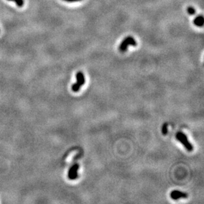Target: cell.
<instances>
[{"mask_svg": "<svg viewBox=\"0 0 204 204\" xmlns=\"http://www.w3.org/2000/svg\"><path fill=\"white\" fill-rule=\"evenodd\" d=\"M176 140L180 141L181 144L184 145L186 150H188V151H192L193 150V146L192 145L190 144V141H188V137L185 134H184L183 132L179 131L178 132V133L176 134Z\"/></svg>", "mask_w": 204, "mask_h": 204, "instance_id": "6da1fadb", "label": "cell"}, {"mask_svg": "<svg viewBox=\"0 0 204 204\" xmlns=\"http://www.w3.org/2000/svg\"><path fill=\"white\" fill-rule=\"evenodd\" d=\"M76 83L73 84L71 86V89L73 92H78L79 91L81 86L83 85L85 83V79L84 74L81 72V71H79L76 74Z\"/></svg>", "mask_w": 204, "mask_h": 204, "instance_id": "7a4b0ae2", "label": "cell"}, {"mask_svg": "<svg viewBox=\"0 0 204 204\" xmlns=\"http://www.w3.org/2000/svg\"><path fill=\"white\" fill-rule=\"evenodd\" d=\"M130 45L133 46V47L137 46L135 40L132 37H127L123 40V41L121 42L119 47V50L122 52H126L127 49V47H128Z\"/></svg>", "mask_w": 204, "mask_h": 204, "instance_id": "3957f363", "label": "cell"}, {"mask_svg": "<svg viewBox=\"0 0 204 204\" xmlns=\"http://www.w3.org/2000/svg\"><path fill=\"white\" fill-rule=\"evenodd\" d=\"M79 169V165L78 164H75L71 166L68 172V178L69 180H75L78 177V170Z\"/></svg>", "mask_w": 204, "mask_h": 204, "instance_id": "277c9868", "label": "cell"}, {"mask_svg": "<svg viewBox=\"0 0 204 204\" xmlns=\"http://www.w3.org/2000/svg\"><path fill=\"white\" fill-rule=\"evenodd\" d=\"M171 197L174 200H177L180 198H186L188 197V194L186 193L182 192L178 190H173L171 193Z\"/></svg>", "mask_w": 204, "mask_h": 204, "instance_id": "5b68a950", "label": "cell"}, {"mask_svg": "<svg viewBox=\"0 0 204 204\" xmlns=\"http://www.w3.org/2000/svg\"><path fill=\"white\" fill-rule=\"evenodd\" d=\"M204 22V19L202 15H199V16L196 17L194 19H193V24H194L196 27H202L203 25Z\"/></svg>", "mask_w": 204, "mask_h": 204, "instance_id": "8992f818", "label": "cell"}, {"mask_svg": "<svg viewBox=\"0 0 204 204\" xmlns=\"http://www.w3.org/2000/svg\"><path fill=\"white\" fill-rule=\"evenodd\" d=\"M186 10H187L188 13L189 14V15H194L196 14V10H195V9L193 8V7H192V6L188 7Z\"/></svg>", "mask_w": 204, "mask_h": 204, "instance_id": "52a82bcc", "label": "cell"}, {"mask_svg": "<svg viewBox=\"0 0 204 204\" xmlns=\"http://www.w3.org/2000/svg\"><path fill=\"white\" fill-rule=\"evenodd\" d=\"M162 133L163 135H166L168 134V124L165 123L162 127Z\"/></svg>", "mask_w": 204, "mask_h": 204, "instance_id": "ba28073f", "label": "cell"}, {"mask_svg": "<svg viewBox=\"0 0 204 204\" xmlns=\"http://www.w3.org/2000/svg\"><path fill=\"white\" fill-rule=\"evenodd\" d=\"M8 1H13L16 3L17 6L19 7H22L24 5L23 0H8Z\"/></svg>", "mask_w": 204, "mask_h": 204, "instance_id": "9c48e42d", "label": "cell"}, {"mask_svg": "<svg viewBox=\"0 0 204 204\" xmlns=\"http://www.w3.org/2000/svg\"><path fill=\"white\" fill-rule=\"evenodd\" d=\"M64 1L68 2H79V1H81V0H64Z\"/></svg>", "mask_w": 204, "mask_h": 204, "instance_id": "30bf717a", "label": "cell"}]
</instances>
